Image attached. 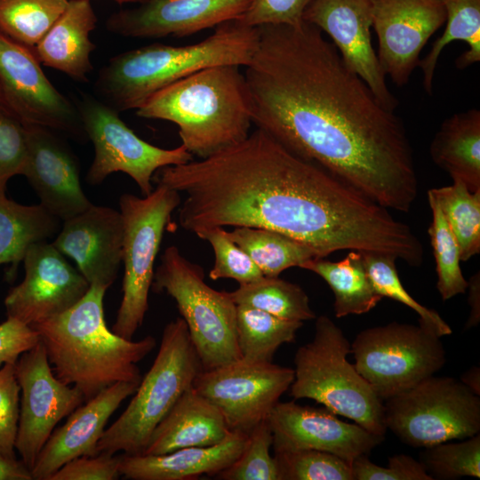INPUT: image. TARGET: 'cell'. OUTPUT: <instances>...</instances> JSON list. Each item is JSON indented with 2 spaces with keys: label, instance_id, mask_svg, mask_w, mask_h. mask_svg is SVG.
<instances>
[{
  "label": "cell",
  "instance_id": "1",
  "mask_svg": "<svg viewBox=\"0 0 480 480\" xmlns=\"http://www.w3.org/2000/svg\"><path fill=\"white\" fill-rule=\"evenodd\" d=\"M244 67L252 124L387 208L408 212L418 194L404 124L315 25L265 24Z\"/></svg>",
  "mask_w": 480,
  "mask_h": 480
},
{
  "label": "cell",
  "instance_id": "2",
  "mask_svg": "<svg viewBox=\"0 0 480 480\" xmlns=\"http://www.w3.org/2000/svg\"><path fill=\"white\" fill-rule=\"evenodd\" d=\"M156 185L183 192L182 228H267L308 246L316 258L340 250L377 252L388 211L260 128L211 156L159 168Z\"/></svg>",
  "mask_w": 480,
  "mask_h": 480
},
{
  "label": "cell",
  "instance_id": "3",
  "mask_svg": "<svg viewBox=\"0 0 480 480\" xmlns=\"http://www.w3.org/2000/svg\"><path fill=\"white\" fill-rule=\"evenodd\" d=\"M107 290L92 284L70 308L31 326L55 376L78 388L84 402L116 382H140L137 364L156 346L151 335L133 341L108 329L103 303Z\"/></svg>",
  "mask_w": 480,
  "mask_h": 480
},
{
  "label": "cell",
  "instance_id": "4",
  "mask_svg": "<svg viewBox=\"0 0 480 480\" xmlns=\"http://www.w3.org/2000/svg\"><path fill=\"white\" fill-rule=\"evenodd\" d=\"M257 27L237 20L224 22L203 41L174 46L159 43L111 58L94 83L97 98L117 112L136 110L149 97L201 69L247 66L257 49Z\"/></svg>",
  "mask_w": 480,
  "mask_h": 480
},
{
  "label": "cell",
  "instance_id": "5",
  "mask_svg": "<svg viewBox=\"0 0 480 480\" xmlns=\"http://www.w3.org/2000/svg\"><path fill=\"white\" fill-rule=\"evenodd\" d=\"M240 68L220 65L193 73L154 93L136 115L175 124L193 156H211L250 134L251 100Z\"/></svg>",
  "mask_w": 480,
  "mask_h": 480
},
{
  "label": "cell",
  "instance_id": "6",
  "mask_svg": "<svg viewBox=\"0 0 480 480\" xmlns=\"http://www.w3.org/2000/svg\"><path fill=\"white\" fill-rule=\"evenodd\" d=\"M350 353L342 330L326 316L316 317L313 340L295 353L290 394L294 399H312L371 433L385 436L383 401L348 361Z\"/></svg>",
  "mask_w": 480,
  "mask_h": 480
},
{
  "label": "cell",
  "instance_id": "7",
  "mask_svg": "<svg viewBox=\"0 0 480 480\" xmlns=\"http://www.w3.org/2000/svg\"><path fill=\"white\" fill-rule=\"evenodd\" d=\"M203 370L181 317L168 323L156 356L126 409L106 428L99 452L142 454L159 422Z\"/></svg>",
  "mask_w": 480,
  "mask_h": 480
},
{
  "label": "cell",
  "instance_id": "8",
  "mask_svg": "<svg viewBox=\"0 0 480 480\" xmlns=\"http://www.w3.org/2000/svg\"><path fill=\"white\" fill-rule=\"evenodd\" d=\"M151 288L165 292L175 300L203 370L241 358L236 305L229 292L209 286L203 268L186 259L177 246L164 250Z\"/></svg>",
  "mask_w": 480,
  "mask_h": 480
},
{
  "label": "cell",
  "instance_id": "9",
  "mask_svg": "<svg viewBox=\"0 0 480 480\" xmlns=\"http://www.w3.org/2000/svg\"><path fill=\"white\" fill-rule=\"evenodd\" d=\"M180 204V192L161 185L143 197L124 194L119 199L124 273L123 298L112 332L124 339L132 340L143 323L148 309L155 260L164 228Z\"/></svg>",
  "mask_w": 480,
  "mask_h": 480
},
{
  "label": "cell",
  "instance_id": "10",
  "mask_svg": "<svg viewBox=\"0 0 480 480\" xmlns=\"http://www.w3.org/2000/svg\"><path fill=\"white\" fill-rule=\"evenodd\" d=\"M385 401L387 428L411 446L427 448L479 434V396L452 377L432 375Z\"/></svg>",
  "mask_w": 480,
  "mask_h": 480
},
{
  "label": "cell",
  "instance_id": "11",
  "mask_svg": "<svg viewBox=\"0 0 480 480\" xmlns=\"http://www.w3.org/2000/svg\"><path fill=\"white\" fill-rule=\"evenodd\" d=\"M351 353L356 369L382 401L435 375L445 364L441 337L420 322L364 329Z\"/></svg>",
  "mask_w": 480,
  "mask_h": 480
},
{
  "label": "cell",
  "instance_id": "12",
  "mask_svg": "<svg viewBox=\"0 0 480 480\" xmlns=\"http://www.w3.org/2000/svg\"><path fill=\"white\" fill-rule=\"evenodd\" d=\"M76 105L94 148L86 174L91 185H100L109 174L122 172L148 196L153 191L152 178L156 170L194 160L182 144L166 149L143 140L121 119L119 112L97 97L83 95Z\"/></svg>",
  "mask_w": 480,
  "mask_h": 480
},
{
  "label": "cell",
  "instance_id": "13",
  "mask_svg": "<svg viewBox=\"0 0 480 480\" xmlns=\"http://www.w3.org/2000/svg\"><path fill=\"white\" fill-rule=\"evenodd\" d=\"M293 379L292 368L239 358L202 370L193 388L218 408L230 431L248 435L267 420Z\"/></svg>",
  "mask_w": 480,
  "mask_h": 480
},
{
  "label": "cell",
  "instance_id": "14",
  "mask_svg": "<svg viewBox=\"0 0 480 480\" xmlns=\"http://www.w3.org/2000/svg\"><path fill=\"white\" fill-rule=\"evenodd\" d=\"M0 86L16 117L84 140L86 133L78 108L51 83L34 48L0 29Z\"/></svg>",
  "mask_w": 480,
  "mask_h": 480
},
{
  "label": "cell",
  "instance_id": "15",
  "mask_svg": "<svg viewBox=\"0 0 480 480\" xmlns=\"http://www.w3.org/2000/svg\"><path fill=\"white\" fill-rule=\"evenodd\" d=\"M14 365L20 388L15 449L31 471L56 425L80 406L84 398L78 388L55 376L40 340L22 353Z\"/></svg>",
  "mask_w": 480,
  "mask_h": 480
},
{
  "label": "cell",
  "instance_id": "16",
  "mask_svg": "<svg viewBox=\"0 0 480 480\" xmlns=\"http://www.w3.org/2000/svg\"><path fill=\"white\" fill-rule=\"evenodd\" d=\"M23 280L4 299L7 317L32 326L60 315L87 292L90 284L46 241L33 244L22 260Z\"/></svg>",
  "mask_w": 480,
  "mask_h": 480
},
{
  "label": "cell",
  "instance_id": "17",
  "mask_svg": "<svg viewBox=\"0 0 480 480\" xmlns=\"http://www.w3.org/2000/svg\"><path fill=\"white\" fill-rule=\"evenodd\" d=\"M382 71L404 86L428 39L445 23L444 0H369Z\"/></svg>",
  "mask_w": 480,
  "mask_h": 480
},
{
  "label": "cell",
  "instance_id": "18",
  "mask_svg": "<svg viewBox=\"0 0 480 480\" xmlns=\"http://www.w3.org/2000/svg\"><path fill=\"white\" fill-rule=\"evenodd\" d=\"M267 423L273 436L274 452L316 450L332 453L349 464L384 441V436L371 433L355 423L337 418L325 407L277 402Z\"/></svg>",
  "mask_w": 480,
  "mask_h": 480
},
{
  "label": "cell",
  "instance_id": "19",
  "mask_svg": "<svg viewBox=\"0 0 480 480\" xmlns=\"http://www.w3.org/2000/svg\"><path fill=\"white\" fill-rule=\"evenodd\" d=\"M303 20L328 35L347 66L364 80L383 107L395 111L398 100L388 89L372 44L369 0H314Z\"/></svg>",
  "mask_w": 480,
  "mask_h": 480
},
{
  "label": "cell",
  "instance_id": "20",
  "mask_svg": "<svg viewBox=\"0 0 480 480\" xmlns=\"http://www.w3.org/2000/svg\"><path fill=\"white\" fill-rule=\"evenodd\" d=\"M252 0H149L111 14L107 29L126 37L186 36L239 19Z\"/></svg>",
  "mask_w": 480,
  "mask_h": 480
},
{
  "label": "cell",
  "instance_id": "21",
  "mask_svg": "<svg viewBox=\"0 0 480 480\" xmlns=\"http://www.w3.org/2000/svg\"><path fill=\"white\" fill-rule=\"evenodd\" d=\"M28 155L23 176L27 178L49 212L66 220L92 204L81 187L76 156L54 131L24 124Z\"/></svg>",
  "mask_w": 480,
  "mask_h": 480
},
{
  "label": "cell",
  "instance_id": "22",
  "mask_svg": "<svg viewBox=\"0 0 480 480\" xmlns=\"http://www.w3.org/2000/svg\"><path fill=\"white\" fill-rule=\"evenodd\" d=\"M123 236L120 211L92 204L64 220L52 244L75 260L90 285L108 289L122 263Z\"/></svg>",
  "mask_w": 480,
  "mask_h": 480
},
{
  "label": "cell",
  "instance_id": "23",
  "mask_svg": "<svg viewBox=\"0 0 480 480\" xmlns=\"http://www.w3.org/2000/svg\"><path fill=\"white\" fill-rule=\"evenodd\" d=\"M140 382H116L71 412L67 421L53 430L39 452L30 471L33 480H48L69 460L99 453L97 444L110 416L124 399L134 394Z\"/></svg>",
  "mask_w": 480,
  "mask_h": 480
},
{
  "label": "cell",
  "instance_id": "24",
  "mask_svg": "<svg viewBox=\"0 0 480 480\" xmlns=\"http://www.w3.org/2000/svg\"><path fill=\"white\" fill-rule=\"evenodd\" d=\"M247 434L230 431L219 444L192 446L159 455L123 454L121 476L132 480H191L203 475L214 476L241 454Z\"/></svg>",
  "mask_w": 480,
  "mask_h": 480
},
{
  "label": "cell",
  "instance_id": "25",
  "mask_svg": "<svg viewBox=\"0 0 480 480\" xmlns=\"http://www.w3.org/2000/svg\"><path fill=\"white\" fill-rule=\"evenodd\" d=\"M229 432L218 408L192 387L156 427L142 454L159 455L186 447L213 445Z\"/></svg>",
  "mask_w": 480,
  "mask_h": 480
},
{
  "label": "cell",
  "instance_id": "26",
  "mask_svg": "<svg viewBox=\"0 0 480 480\" xmlns=\"http://www.w3.org/2000/svg\"><path fill=\"white\" fill-rule=\"evenodd\" d=\"M90 0H69L45 36L34 47L41 64L76 81H86L93 69L91 54L96 46L90 38L97 26Z\"/></svg>",
  "mask_w": 480,
  "mask_h": 480
},
{
  "label": "cell",
  "instance_id": "27",
  "mask_svg": "<svg viewBox=\"0 0 480 480\" xmlns=\"http://www.w3.org/2000/svg\"><path fill=\"white\" fill-rule=\"evenodd\" d=\"M433 162L471 192L480 190V110L470 108L446 118L429 148Z\"/></svg>",
  "mask_w": 480,
  "mask_h": 480
},
{
  "label": "cell",
  "instance_id": "28",
  "mask_svg": "<svg viewBox=\"0 0 480 480\" xmlns=\"http://www.w3.org/2000/svg\"><path fill=\"white\" fill-rule=\"evenodd\" d=\"M300 268L318 275L329 285L334 296L336 317L367 313L382 299L372 286L359 251L350 250L336 262L314 258Z\"/></svg>",
  "mask_w": 480,
  "mask_h": 480
},
{
  "label": "cell",
  "instance_id": "29",
  "mask_svg": "<svg viewBox=\"0 0 480 480\" xmlns=\"http://www.w3.org/2000/svg\"><path fill=\"white\" fill-rule=\"evenodd\" d=\"M60 219L43 205H24L0 194V265L15 271L33 244L46 241L60 229Z\"/></svg>",
  "mask_w": 480,
  "mask_h": 480
},
{
  "label": "cell",
  "instance_id": "30",
  "mask_svg": "<svg viewBox=\"0 0 480 480\" xmlns=\"http://www.w3.org/2000/svg\"><path fill=\"white\" fill-rule=\"evenodd\" d=\"M444 4L445 28L418 66L422 70L424 89L429 94L438 59L444 48L452 41H463L468 46L456 60L459 69L480 61V0H444Z\"/></svg>",
  "mask_w": 480,
  "mask_h": 480
},
{
  "label": "cell",
  "instance_id": "31",
  "mask_svg": "<svg viewBox=\"0 0 480 480\" xmlns=\"http://www.w3.org/2000/svg\"><path fill=\"white\" fill-rule=\"evenodd\" d=\"M228 236L244 250L264 276L276 277L292 267L316 258L303 243L278 231L236 227Z\"/></svg>",
  "mask_w": 480,
  "mask_h": 480
},
{
  "label": "cell",
  "instance_id": "32",
  "mask_svg": "<svg viewBox=\"0 0 480 480\" xmlns=\"http://www.w3.org/2000/svg\"><path fill=\"white\" fill-rule=\"evenodd\" d=\"M303 322L287 320L248 306L236 305V336L241 358L272 362L278 348L293 342Z\"/></svg>",
  "mask_w": 480,
  "mask_h": 480
},
{
  "label": "cell",
  "instance_id": "33",
  "mask_svg": "<svg viewBox=\"0 0 480 480\" xmlns=\"http://www.w3.org/2000/svg\"><path fill=\"white\" fill-rule=\"evenodd\" d=\"M229 294L236 305L260 309L283 319L303 322L316 317L304 290L278 276H263L256 281L240 284Z\"/></svg>",
  "mask_w": 480,
  "mask_h": 480
},
{
  "label": "cell",
  "instance_id": "34",
  "mask_svg": "<svg viewBox=\"0 0 480 480\" xmlns=\"http://www.w3.org/2000/svg\"><path fill=\"white\" fill-rule=\"evenodd\" d=\"M429 189L459 245L460 261L480 252V190L471 192L460 180Z\"/></svg>",
  "mask_w": 480,
  "mask_h": 480
},
{
  "label": "cell",
  "instance_id": "35",
  "mask_svg": "<svg viewBox=\"0 0 480 480\" xmlns=\"http://www.w3.org/2000/svg\"><path fill=\"white\" fill-rule=\"evenodd\" d=\"M69 0H0V29L34 48L65 11Z\"/></svg>",
  "mask_w": 480,
  "mask_h": 480
},
{
  "label": "cell",
  "instance_id": "36",
  "mask_svg": "<svg viewBox=\"0 0 480 480\" xmlns=\"http://www.w3.org/2000/svg\"><path fill=\"white\" fill-rule=\"evenodd\" d=\"M432 221L428 229L436 260V287L443 300L464 293L468 288L460 268L459 245L436 200L428 192Z\"/></svg>",
  "mask_w": 480,
  "mask_h": 480
},
{
  "label": "cell",
  "instance_id": "37",
  "mask_svg": "<svg viewBox=\"0 0 480 480\" xmlns=\"http://www.w3.org/2000/svg\"><path fill=\"white\" fill-rule=\"evenodd\" d=\"M361 253L372 286L382 298L395 300L412 309L419 316V322L440 337L452 334L450 325L436 310L420 304L403 286L396 270L397 259L395 256L374 252Z\"/></svg>",
  "mask_w": 480,
  "mask_h": 480
},
{
  "label": "cell",
  "instance_id": "38",
  "mask_svg": "<svg viewBox=\"0 0 480 480\" xmlns=\"http://www.w3.org/2000/svg\"><path fill=\"white\" fill-rule=\"evenodd\" d=\"M274 458L279 480H353L350 464L330 452H276Z\"/></svg>",
  "mask_w": 480,
  "mask_h": 480
},
{
  "label": "cell",
  "instance_id": "39",
  "mask_svg": "<svg viewBox=\"0 0 480 480\" xmlns=\"http://www.w3.org/2000/svg\"><path fill=\"white\" fill-rule=\"evenodd\" d=\"M425 448L423 465L433 479L480 477V435Z\"/></svg>",
  "mask_w": 480,
  "mask_h": 480
},
{
  "label": "cell",
  "instance_id": "40",
  "mask_svg": "<svg viewBox=\"0 0 480 480\" xmlns=\"http://www.w3.org/2000/svg\"><path fill=\"white\" fill-rule=\"evenodd\" d=\"M273 436L267 420L248 434L239 457L214 478L221 480H279L276 463L270 454Z\"/></svg>",
  "mask_w": 480,
  "mask_h": 480
},
{
  "label": "cell",
  "instance_id": "41",
  "mask_svg": "<svg viewBox=\"0 0 480 480\" xmlns=\"http://www.w3.org/2000/svg\"><path fill=\"white\" fill-rule=\"evenodd\" d=\"M196 235L208 241L213 249L215 262L209 271L211 279L231 278L240 285L263 276L249 255L228 236L222 228H205Z\"/></svg>",
  "mask_w": 480,
  "mask_h": 480
},
{
  "label": "cell",
  "instance_id": "42",
  "mask_svg": "<svg viewBox=\"0 0 480 480\" xmlns=\"http://www.w3.org/2000/svg\"><path fill=\"white\" fill-rule=\"evenodd\" d=\"M20 388L14 364H4L0 369V456L17 460L15 443L20 418Z\"/></svg>",
  "mask_w": 480,
  "mask_h": 480
},
{
  "label": "cell",
  "instance_id": "43",
  "mask_svg": "<svg viewBox=\"0 0 480 480\" xmlns=\"http://www.w3.org/2000/svg\"><path fill=\"white\" fill-rule=\"evenodd\" d=\"M28 155L24 124L0 111V194H5L8 180L22 175Z\"/></svg>",
  "mask_w": 480,
  "mask_h": 480
},
{
  "label": "cell",
  "instance_id": "44",
  "mask_svg": "<svg viewBox=\"0 0 480 480\" xmlns=\"http://www.w3.org/2000/svg\"><path fill=\"white\" fill-rule=\"evenodd\" d=\"M353 480H433L422 462L405 454L388 459V467L374 464L362 455L351 464Z\"/></svg>",
  "mask_w": 480,
  "mask_h": 480
},
{
  "label": "cell",
  "instance_id": "45",
  "mask_svg": "<svg viewBox=\"0 0 480 480\" xmlns=\"http://www.w3.org/2000/svg\"><path fill=\"white\" fill-rule=\"evenodd\" d=\"M314 0H252L237 19L243 24L259 27L265 24L300 25L306 9Z\"/></svg>",
  "mask_w": 480,
  "mask_h": 480
},
{
  "label": "cell",
  "instance_id": "46",
  "mask_svg": "<svg viewBox=\"0 0 480 480\" xmlns=\"http://www.w3.org/2000/svg\"><path fill=\"white\" fill-rule=\"evenodd\" d=\"M108 452L83 455L61 466L48 480H116L121 476L120 456Z\"/></svg>",
  "mask_w": 480,
  "mask_h": 480
},
{
  "label": "cell",
  "instance_id": "47",
  "mask_svg": "<svg viewBox=\"0 0 480 480\" xmlns=\"http://www.w3.org/2000/svg\"><path fill=\"white\" fill-rule=\"evenodd\" d=\"M37 332L22 322L7 317L0 324V367L15 364L20 356L39 342Z\"/></svg>",
  "mask_w": 480,
  "mask_h": 480
},
{
  "label": "cell",
  "instance_id": "48",
  "mask_svg": "<svg viewBox=\"0 0 480 480\" xmlns=\"http://www.w3.org/2000/svg\"><path fill=\"white\" fill-rule=\"evenodd\" d=\"M468 305L470 308L469 316L465 324L466 329H470L478 324L480 321V276L479 273L474 275L468 281Z\"/></svg>",
  "mask_w": 480,
  "mask_h": 480
},
{
  "label": "cell",
  "instance_id": "49",
  "mask_svg": "<svg viewBox=\"0 0 480 480\" xmlns=\"http://www.w3.org/2000/svg\"><path fill=\"white\" fill-rule=\"evenodd\" d=\"M0 480H33L29 469L18 460L0 456Z\"/></svg>",
  "mask_w": 480,
  "mask_h": 480
},
{
  "label": "cell",
  "instance_id": "50",
  "mask_svg": "<svg viewBox=\"0 0 480 480\" xmlns=\"http://www.w3.org/2000/svg\"><path fill=\"white\" fill-rule=\"evenodd\" d=\"M460 381L466 385L476 395H480V369L479 367H471L460 377Z\"/></svg>",
  "mask_w": 480,
  "mask_h": 480
},
{
  "label": "cell",
  "instance_id": "51",
  "mask_svg": "<svg viewBox=\"0 0 480 480\" xmlns=\"http://www.w3.org/2000/svg\"><path fill=\"white\" fill-rule=\"evenodd\" d=\"M0 111H3L4 113H7L11 116H13L16 117V116L14 115L11 106L9 105L4 94V92L0 86ZM17 118V117H16Z\"/></svg>",
  "mask_w": 480,
  "mask_h": 480
},
{
  "label": "cell",
  "instance_id": "52",
  "mask_svg": "<svg viewBox=\"0 0 480 480\" xmlns=\"http://www.w3.org/2000/svg\"><path fill=\"white\" fill-rule=\"evenodd\" d=\"M116 2H117L118 4H126V3H136V4H144L149 0H114Z\"/></svg>",
  "mask_w": 480,
  "mask_h": 480
}]
</instances>
